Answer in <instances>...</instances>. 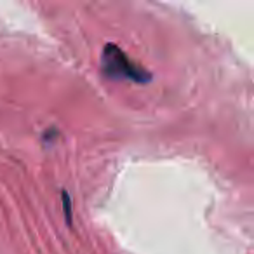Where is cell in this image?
<instances>
[{
  "label": "cell",
  "instance_id": "cell-1",
  "mask_svg": "<svg viewBox=\"0 0 254 254\" xmlns=\"http://www.w3.org/2000/svg\"><path fill=\"white\" fill-rule=\"evenodd\" d=\"M99 71L110 80H131L136 84H148L152 80V73L145 66L134 63L115 44H106L103 47Z\"/></svg>",
  "mask_w": 254,
  "mask_h": 254
},
{
  "label": "cell",
  "instance_id": "cell-2",
  "mask_svg": "<svg viewBox=\"0 0 254 254\" xmlns=\"http://www.w3.org/2000/svg\"><path fill=\"white\" fill-rule=\"evenodd\" d=\"M61 198H63V211H64V218H66V225L71 226V200L66 190L61 191Z\"/></svg>",
  "mask_w": 254,
  "mask_h": 254
}]
</instances>
